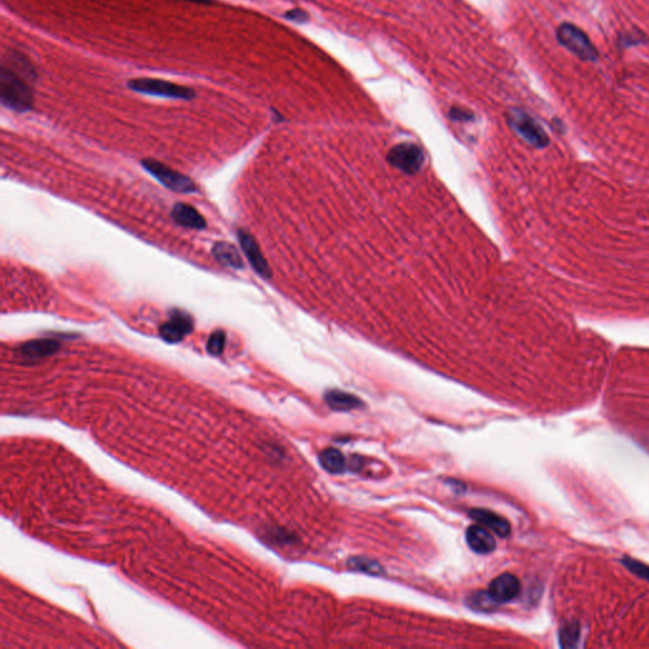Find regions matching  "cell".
Listing matches in <instances>:
<instances>
[{"label":"cell","instance_id":"5","mask_svg":"<svg viewBox=\"0 0 649 649\" xmlns=\"http://www.w3.org/2000/svg\"><path fill=\"white\" fill-rule=\"evenodd\" d=\"M508 124L513 127L515 132L523 137L528 143H530L535 148H545L549 143V138L547 133L544 132L542 126L538 124L537 121L531 119L529 114H526L519 109H513L508 113Z\"/></svg>","mask_w":649,"mask_h":649},{"label":"cell","instance_id":"22","mask_svg":"<svg viewBox=\"0 0 649 649\" xmlns=\"http://www.w3.org/2000/svg\"><path fill=\"white\" fill-rule=\"evenodd\" d=\"M285 18H288L290 21H295V22H302L307 18V16H306V13L302 12L301 9H293L285 14Z\"/></svg>","mask_w":649,"mask_h":649},{"label":"cell","instance_id":"7","mask_svg":"<svg viewBox=\"0 0 649 649\" xmlns=\"http://www.w3.org/2000/svg\"><path fill=\"white\" fill-rule=\"evenodd\" d=\"M195 324L189 313L182 310H173L169 320L160 326V337L169 344H177L188 337Z\"/></svg>","mask_w":649,"mask_h":649},{"label":"cell","instance_id":"21","mask_svg":"<svg viewBox=\"0 0 649 649\" xmlns=\"http://www.w3.org/2000/svg\"><path fill=\"white\" fill-rule=\"evenodd\" d=\"M450 119H454V121H471L473 119V114L461 108H452Z\"/></svg>","mask_w":649,"mask_h":649},{"label":"cell","instance_id":"12","mask_svg":"<svg viewBox=\"0 0 649 649\" xmlns=\"http://www.w3.org/2000/svg\"><path fill=\"white\" fill-rule=\"evenodd\" d=\"M467 543L473 552L479 555H489L496 547V540L487 528L472 525L467 529Z\"/></svg>","mask_w":649,"mask_h":649},{"label":"cell","instance_id":"2","mask_svg":"<svg viewBox=\"0 0 649 649\" xmlns=\"http://www.w3.org/2000/svg\"><path fill=\"white\" fill-rule=\"evenodd\" d=\"M129 88L136 93H141V94L155 95V97H163V98H170V99L189 101V99L195 98V95L193 89L171 83L168 80L155 79V77L132 79L129 82Z\"/></svg>","mask_w":649,"mask_h":649},{"label":"cell","instance_id":"17","mask_svg":"<svg viewBox=\"0 0 649 649\" xmlns=\"http://www.w3.org/2000/svg\"><path fill=\"white\" fill-rule=\"evenodd\" d=\"M349 567L355 571L369 573V574H379L382 572V567L377 562L366 560V558H353L349 561Z\"/></svg>","mask_w":649,"mask_h":649},{"label":"cell","instance_id":"11","mask_svg":"<svg viewBox=\"0 0 649 649\" xmlns=\"http://www.w3.org/2000/svg\"><path fill=\"white\" fill-rule=\"evenodd\" d=\"M469 516L474 521H477L479 525L493 531L498 537L508 538L511 534V525L508 520L503 519L502 516L492 513L490 510L473 508L472 511H469Z\"/></svg>","mask_w":649,"mask_h":649},{"label":"cell","instance_id":"15","mask_svg":"<svg viewBox=\"0 0 649 649\" xmlns=\"http://www.w3.org/2000/svg\"><path fill=\"white\" fill-rule=\"evenodd\" d=\"M324 401L332 410H337V411H350V410L359 408L361 406V401L358 397L337 390L326 392Z\"/></svg>","mask_w":649,"mask_h":649},{"label":"cell","instance_id":"1","mask_svg":"<svg viewBox=\"0 0 649 649\" xmlns=\"http://www.w3.org/2000/svg\"><path fill=\"white\" fill-rule=\"evenodd\" d=\"M31 77L1 64L0 69V101L16 112H28L33 107V90Z\"/></svg>","mask_w":649,"mask_h":649},{"label":"cell","instance_id":"18","mask_svg":"<svg viewBox=\"0 0 649 649\" xmlns=\"http://www.w3.org/2000/svg\"><path fill=\"white\" fill-rule=\"evenodd\" d=\"M224 344H226V334L224 331L217 330L211 334L207 342V351L211 355L219 356L224 353Z\"/></svg>","mask_w":649,"mask_h":649},{"label":"cell","instance_id":"14","mask_svg":"<svg viewBox=\"0 0 649 649\" xmlns=\"http://www.w3.org/2000/svg\"><path fill=\"white\" fill-rule=\"evenodd\" d=\"M212 255L222 266H230L232 269H242L244 268L241 255L239 253V250L230 242H216L213 245Z\"/></svg>","mask_w":649,"mask_h":649},{"label":"cell","instance_id":"4","mask_svg":"<svg viewBox=\"0 0 649 649\" xmlns=\"http://www.w3.org/2000/svg\"><path fill=\"white\" fill-rule=\"evenodd\" d=\"M557 38L562 46L569 50L579 59L584 61H596L597 53L594 45L584 31L579 30L574 24H561L557 30Z\"/></svg>","mask_w":649,"mask_h":649},{"label":"cell","instance_id":"10","mask_svg":"<svg viewBox=\"0 0 649 649\" xmlns=\"http://www.w3.org/2000/svg\"><path fill=\"white\" fill-rule=\"evenodd\" d=\"M60 342L55 339H36L24 342L17 350V354L23 360H40L58 353Z\"/></svg>","mask_w":649,"mask_h":649},{"label":"cell","instance_id":"6","mask_svg":"<svg viewBox=\"0 0 649 649\" xmlns=\"http://www.w3.org/2000/svg\"><path fill=\"white\" fill-rule=\"evenodd\" d=\"M387 160L391 165L400 169L405 174L413 175L419 173L424 164V153L418 145L403 142L391 148Z\"/></svg>","mask_w":649,"mask_h":649},{"label":"cell","instance_id":"23","mask_svg":"<svg viewBox=\"0 0 649 649\" xmlns=\"http://www.w3.org/2000/svg\"><path fill=\"white\" fill-rule=\"evenodd\" d=\"M187 1H192V3H200V4H211L212 0H187Z\"/></svg>","mask_w":649,"mask_h":649},{"label":"cell","instance_id":"8","mask_svg":"<svg viewBox=\"0 0 649 649\" xmlns=\"http://www.w3.org/2000/svg\"><path fill=\"white\" fill-rule=\"evenodd\" d=\"M237 237H239V242H240L244 254L248 258L249 263H250V266H253L255 272L264 279H271L272 271L269 268V264L266 263L264 255L261 254V250L254 237L245 230L237 231Z\"/></svg>","mask_w":649,"mask_h":649},{"label":"cell","instance_id":"9","mask_svg":"<svg viewBox=\"0 0 649 649\" xmlns=\"http://www.w3.org/2000/svg\"><path fill=\"white\" fill-rule=\"evenodd\" d=\"M520 581L511 573H503L496 577L489 586V595L495 604H506L519 595Z\"/></svg>","mask_w":649,"mask_h":649},{"label":"cell","instance_id":"13","mask_svg":"<svg viewBox=\"0 0 649 649\" xmlns=\"http://www.w3.org/2000/svg\"><path fill=\"white\" fill-rule=\"evenodd\" d=\"M171 219L175 224L188 229L203 230L206 229V219H203L201 213L195 209V207L189 206L187 203H177L173 207Z\"/></svg>","mask_w":649,"mask_h":649},{"label":"cell","instance_id":"16","mask_svg":"<svg viewBox=\"0 0 649 649\" xmlns=\"http://www.w3.org/2000/svg\"><path fill=\"white\" fill-rule=\"evenodd\" d=\"M319 462L324 471L332 473V474H339L347 469L345 457L337 449H326L324 452H321Z\"/></svg>","mask_w":649,"mask_h":649},{"label":"cell","instance_id":"3","mask_svg":"<svg viewBox=\"0 0 649 649\" xmlns=\"http://www.w3.org/2000/svg\"><path fill=\"white\" fill-rule=\"evenodd\" d=\"M141 164L145 170L150 173L155 179L159 180L160 183L173 192L182 193V195H190V193L198 192V185L190 178L171 169L160 161L146 159L142 160Z\"/></svg>","mask_w":649,"mask_h":649},{"label":"cell","instance_id":"20","mask_svg":"<svg viewBox=\"0 0 649 649\" xmlns=\"http://www.w3.org/2000/svg\"><path fill=\"white\" fill-rule=\"evenodd\" d=\"M623 563H624L634 574H637L639 577H642V579L649 581L648 566H645V565L640 563V562L634 561L632 558H626V560L623 561Z\"/></svg>","mask_w":649,"mask_h":649},{"label":"cell","instance_id":"19","mask_svg":"<svg viewBox=\"0 0 649 649\" xmlns=\"http://www.w3.org/2000/svg\"><path fill=\"white\" fill-rule=\"evenodd\" d=\"M579 638V628L577 624H569V626L562 628L561 642L562 645H568L572 647L577 644Z\"/></svg>","mask_w":649,"mask_h":649}]
</instances>
